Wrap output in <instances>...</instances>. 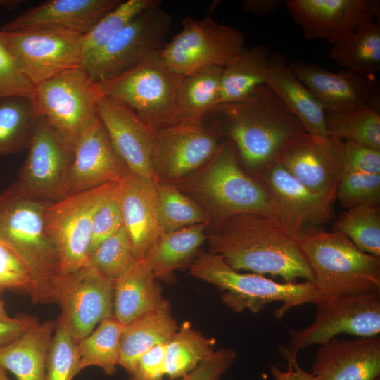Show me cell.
I'll return each mask as SVG.
<instances>
[{
  "label": "cell",
  "mask_w": 380,
  "mask_h": 380,
  "mask_svg": "<svg viewBox=\"0 0 380 380\" xmlns=\"http://www.w3.org/2000/svg\"><path fill=\"white\" fill-rule=\"evenodd\" d=\"M377 380H380V379H377Z\"/></svg>",
  "instance_id": "6f0895ef"
},
{
  "label": "cell",
  "mask_w": 380,
  "mask_h": 380,
  "mask_svg": "<svg viewBox=\"0 0 380 380\" xmlns=\"http://www.w3.org/2000/svg\"><path fill=\"white\" fill-rule=\"evenodd\" d=\"M203 120L234 144L241 164L256 176L275 162L291 137L305 132L267 85L243 100L217 104Z\"/></svg>",
  "instance_id": "7a4b0ae2"
},
{
  "label": "cell",
  "mask_w": 380,
  "mask_h": 380,
  "mask_svg": "<svg viewBox=\"0 0 380 380\" xmlns=\"http://www.w3.org/2000/svg\"><path fill=\"white\" fill-rule=\"evenodd\" d=\"M137 260L130 238L123 225L89 254L88 264L115 282Z\"/></svg>",
  "instance_id": "60d3db41"
},
{
  "label": "cell",
  "mask_w": 380,
  "mask_h": 380,
  "mask_svg": "<svg viewBox=\"0 0 380 380\" xmlns=\"http://www.w3.org/2000/svg\"><path fill=\"white\" fill-rule=\"evenodd\" d=\"M224 139L204 120L153 131L152 165L158 182L175 184L191 175L213 157Z\"/></svg>",
  "instance_id": "7c38bea8"
},
{
  "label": "cell",
  "mask_w": 380,
  "mask_h": 380,
  "mask_svg": "<svg viewBox=\"0 0 380 380\" xmlns=\"http://www.w3.org/2000/svg\"><path fill=\"white\" fill-rule=\"evenodd\" d=\"M56 320L38 323L0 348V366L17 380H44Z\"/></svg>",
  "instance_id": "4316f807"
},
{
  "label": "cell",
  "mask_w": 380,
  "mask_h": 380,
  "mask_svg": "<svg viewBox=\"0 0 380 380\" xmlns=\"http://www.w3.org/2000/svg\"><path fill=\"white\" fill-rule=\"evenodd\" d=\"M181 31L158 51L175 72L184 76L209 66L225 67L245 48L242 32L210 16L185 17Z\"/></svg>",
  "instance_id": "30bf717a"
},
{
  "label": "cell",
  "mask_w": 380,
  "mask_h": 380,
  "mask_svg": "<svg viewBox=\"0 0 380 380\" xmlns=\"http://www.w3.org/2000/svg\"><path fill=\"white\" fill-rule=\"evenodd\" d=\"M313 322L300 330L289 329V343L279 351L289 362L300 350L322 345L342 334L357 337L379 336L380 292L341 296H319Z\"/></svg>",
  "instance_id": "9c48e42d"
},
{
  "label": "cell",
  "mask_w": 380,
  "mask_h": 380,
  "mask_svg": "<svg viewBox=\"0 0 380 380\" xmlns=\"http://www.w3.org/2000/svg\"><path fill=\"white\" fill-rule=\"evenodd\" d=\"M336 199L347 209L365 205H379L380 175L341 171Z\"/></svg>",
  "instance_id": "7bdbcfd3"
},
{
  "label": "cell",
  "mask_w": 380,
  "mask_h": 380,
  "mask_svg": "<svg viewBox=\"0 0 380 380\" xmlns=\"http://www.w3.org/2000/svg\"><path fill=\"white\" fill-rule=\"evenodd\" d=\"M0 380H11L6 374V370L0 366Z\"/></svg>",
  "instance_id": "9f6ffc18"
},
{
  "label": "cell",
  "mask_w": 380,
  "mask_h": 380,
  "mask_svg": "<svg viewBox=\"0 0 380 380\" xmlns=\"http://www.w3.org/2000/svg\"><path fill=\"white\" fill-rule=\"evenodd\" d=\"M190 274L218 287L223 303L232 310L258 312L273 302L281 303L274 315L281 319L291 309L313 303L320 296L312 281L277 282L259 274H243L218 255L201 252L189 265Z\"/></svg>",
  "instance_id": "8992f818"
},
{
  "label": "cell",
  "mask_w": 380,
  "mask_h": 380,
  "mask_svg": "<svg viewBox=\"0 0 380 380\" xmlns=\"http://www.w3.org/2000/svg\"><path fill=\"white\" fill-rule=\"evenodd\" d=\"M125 326L112 315L101 321L88 336L77 343L80 372L96 366L108 376L116 372L119 365L120 337Z\"/></svg>",
  "instance_id": "e575fe53"
},
{
  "label": "cell",
  "mask_w": 380,
  "mask_h": 380,
  "mask_svg": "<svg viewBox=\"0 0 380 380\" xmlns=\"http://www.w3.org/2000/svg\"><path fill=\"white\" fill-rule=\"evenodd\" d=\"M114 282L87 264L62 274L56 302L78 343L103 319L113 315Z\"/></svg>",
  "instance_id": "2e32d148"
},
{
  "label": "cell",
  "mask_w": 380,
  "mask_h": 380,
  "mask_svg": "<svg viewBox=\"0 0 380 380\" xmlns=\"http://www.w3.org/2000/svg\"><path fill=\"white\" fill-rule=\"evenodd\" d=\"M298 243L320 296L380 292V258L362 251L344 235L322 230Z\"/></svg>",
  "instance_id": "5b68a950"
},
{
  "label": "cell",
  "mask_w": 380,
  "mask_h": 380,
  "mask_svg": "<svg viewBox=\"0 0 380 380\" xmlns=\"http://www.w3.org/2000/svg\"><path fill=\"white\" fill-rule=\"evenodd\" d=\"M223 67L209 66L182 77L178 97L180 122H200L219 103Z\"/></svg>",
  "instance_id": "d6a6232c"
},
{
  "label": "cell",
  "mask_w": 380,
  "mask_h": 380,
  "mask_svg": "<svg viewBox=\"0 0 380 380\" xmlns=\"http://www.w3.org/2000/svg\"><path fill=\"white\" fill-rule=\"evenodd\" d=\"M15 184L31 199L53 203L68 196L72 150L40 117Z\"/></svg>",
  "instance_id": "5bb4252c"
},
{
  "label": "cell",
  "mask_w": 380,
  "mask_h": 380,
  "mask_svg": "<svg viewBox=\"0 0 380 380\" xmlns=\"http://www.w3.org/2000/svg\"><path fill=\"white\" fill-rule=\"evenodd\" d=\"M314 380L380 379V337H334L320 345L314 358Z\"/></svg>",
  "instance_id": "cb8c5ba5"
},
{
  "label": "cell",
  "mask_w": 380,
  "mask_h": 380,
  "mask_svg": "<svg viewBox=\"0 0 380 380\" xmlns=\"http://www.w3.org/2000/svg\"><path fill=\"white\" fill-rule=\"evenodd\" d=\"M0 37L22 72L35 86L70 68L80 67V39L49 32H4Z\"/></svg>",
  "instance_id": "e0dca14e"
},
{
  "label": "cell",
  "mask_w": 380,
  "mask_h": 380,
  "mask_svg": "<svg viewBox=\"0 0 380 380\" xmlns=\"http://www.w3.org/2000/svg\"><path fill=\"white\" fill-rule=\"evenodd\" d=\"M121 0H49L31 7L0 29L49 32L80 39Z\"/></svg>",
  "instance_id": "ffe728a7"
},
{
  "label": "cell",
  "mask_w": 380,
  "mask_h": 380,
  "mask_svg": "<svg viewBox=\"0 0 380 380\" xmlns=\"http://www.w3.org/2000/svg\"><path fill=\"white\" fill-rule=\"evenodd\" d=\"M167 300L125 326L120 337L119 365L127 372L136 360L159 344H166L177 330Z\"/></svg>",
  "instance_id": "f1b7e54d"
},
{
  "label": "cell",
  "mask_w": 380,
  "mask_h": 380,
  "mask_svg": "<svg viewBox=\"0 0 380 380\" xmlns=\"http://www.w3.org/2000/svg\"><path fill=\"white\" fill-rule=\"evenodd\" d=\"M97 115L129 171L158 182L152 165L153 130L128 107L102 95Z\"/></svg>",
  "instance_id": "7402d4cb"
},
{
  "label": "cell",
  "mask_w": 380,
  "mask_h": 380,
  "mask_svg": "<svg viewBox=\"0 0 380 380\" xmlns=\"http://www.w3.org/2000/svg\"><path fill=\"white\" fill-rule=\"evenodd\" d=\"M118 182L109 191L94 215L89 254L101 242L123 226L122 215L117 190Z\"/></svg>",
  "instance_id": "ee69618b"
},
{
  "label": "cell",
  "mask_w": 380,
  "mask_h": 380,
  "mask_svg": "<svg viewBox=\"0 0 380 380\" xmlns=\"http://www.w3.org/2000/svg\"><path fill=\"white\" fill-rule=\"evenodd\" d=\"M289 68L318 99L325 112L349 110L377 100L375 83L367 75L346 69L334 72L303 61H296Z\"/></svg>",
  "instance_id": "603a6c76"
},
{
  "label": "cell",
  "mask_w": 380,
  "mask_h": 380,
  "mask_svg": "<svg viewBox=\"0 0 380 380\" xmlns=\"http://www.w3.org/2000/svg\"><path fill=\"white\" fill-rule=\"evenodd\" d=\"M277 204L289 233L297 240L319 231L333 217L331 204L273 163L257 176Z\"/></svg>",
  "instance_id": "d6986e66"
},
{
  "label": "cell",
  "mask_w": 380,
  "mask_h": 380,
  "mask_svg": "<svg viewBox=\"0 0 380 380\" xmlns=\"http://www.w3.org/2000/svg\"><path fill=\"white\" fill-rule=\"evenodd\" d=\"M286 6L307 39L332 44L379 20L380 14L377 0H288Z\"/></svg>",
  "instance_id": "ac0fdd59"
},
{
  "label": "cell",
  "mask_w": 380,
  "mask_h": 380,
  "mask_svg": "<svg viewBox=\"0 0 380 380\" xmlns=\"http://www.w3.org/2000/svg\"><path fill=\"white\" fill-rule=\"evenodd\" d=\"M341 171L380 175V150L343 141Z\"/></svg>",
  "instance_id": "7dc6e473"
},
{
  "label": "cell",
  "mask_w": 380,
  "mask_h": 380,
  "mask_svg": "<svg viewBox=\"0 0 380 380\" xmlns=\"http://www.w3.org/2000/svg\"><path fill=\"white\" fill-rule=\"evenodd\" d=\"M11 317L8 315L7 312L5 310L4 302L0 298V319H8Z\"/></svg>",
  "instance_id": "11a10c76"
},
{
  "label": "cell",
  "mask_w": 380,
  "mask_h": 380,
  "mask_svg": "<svg viewBox=\"0 0 380 380\" xmlns=\"http://www.w3.org/2000/svg\"><path fill=\"white\" fill-rule=\"evenodd\" d=\"M101 96L87 72L76 67L35 85L32 98L39 116L72 151L78 137L98 118Z\"/></svg>",
  "instance_id": "ba28073f"
},
{
  "label": "cell",
  "mask_w": 380,
  "mask_h": 380,
  "mask_svg": "<svg viewBox=\"0 0 380 380\" xmlns=\"http://www.w3.org/2000/svg\"><path fill=\"white\" fill-rule=\"evenodd\" d=\"M39 322L37 317L26 314L0 319V348L13 342Z\"/></svg>",
  "instance_id": "f907efd6"
},
{
  "label": "cell",
  "mask_w": 380,
  "mask_h": 380,
  "mask_svg": "<svg viewBox=\"0 0 380 380\" xmlns=\"http://www.w3.org/2000/svg\"><path fill=\"white\" fill-rule=\"evenodd\" d=\"M77 342L66 320L57 319L47 360L44 380H72L80 372Z\"/></svg>",
  "instance_id": "b9f144b4"
},
{
  "label": "cell",
  "mask_w": 380,
  "mask_h": 380,
  "mask_svg": "<svg viewBox=\"0 0 380 380\" xmlns=\"http://www.w3.org/2000/svg\"><path fill=\"white\" fill-rule=\"evenodd\" d=\"M210 253L232 268L313 282L314 277L298 241L281 224L256 213L233 215L210 225Z\"/></svg>",
  "instance_id": "6da1fadb"
},
{
  "label": "cell",
  "mask_w": 380,
  "mask_h": 380,
  "mask_svg": "<svg viewBox=\"0 0 380 380\" xmlns=\"http://www.w3.org/2000/svg\"><path fill=\"white\" fill-rule=\"evenodd\" d=\"M34 85L25 76L0 37V97L32 96Z\"/></svg>",
  "instance_id": "bcb514c9"
},
{
  "label": "cell",
  "mask_w": 380,
  "mask_h": 380,
  "mask_svg": "<svg viewBox=\"0 0 380 380\" xmlns=\"http://www.w3.org/2000/svg\"><path fill=\"white\" fill-rule=\"evenodd\" d=\"M343 141L306 132L291 137L275 160L312 192L331 204L341 170Z\"/></svg>",
  "instance_id": "9a60e30c"
},
{
  "label": "cell",
  "mask_w": 380,
  "mask_h": 380,
  "mask_svg": "<svg viewBox=\"0 0 380 380\" xmlns=\"http://www.w3.org/2000/svg\"><path fill=\"white\" fill-rule=\"evenodd\" d=\"M129 172L98 117L74 145L68 195L117 182Z\"/></svg>",
  "instance_id": "44dd1931"
},
{
  "label": "cell",
  "mask_w": 380,
  "mask_h": 380,
  "mask_svg": "<svg viewBox=\"0 0 380 380\" xmlns=\"http://www.w3.org/2000/svg\"><path fill=\"white\" fill-rule=\"evenodd\" d=\"M329 59L343 69L368 75L380 70V20L332 44Z\"/></svg>",
  "instance_id": "836d02e7"
},
{
  "label": "cell",
  "mask_w": 380,
  "mask_h": 380,
  "mask_svg": "<svg viewBox=\"0 0 380 380\" xmlns=\"http://www.w3.org/2000/svg\"><path fill=\"white\" fill-rule=\"evenodd\" d=\"M270 56L267 48L263 44L249 49L245 47L224 67L219 103L243 100L266 85Z\"/></svg>",
  "instance_id": "4dcf8cb0"
},
{
  "label": "cell",
  "mask_w": 380,
  "mask_h": 380,
  "mask_svg": "<svg viewBox=\"0 0 380 380\" xmlns=\"http://www.w3.org/2000/svg\"><path fill=\"white\" fill-rule=\"evenodd\" d=\"M215 340L194 329L189 322L178 327L165 346V368L168 379L183 377L215 350Z\"/></svg>",
  "instance_id": "8d00e7d4"
},
{
  "label": "cell",
  "mask_w": 380,
  "mask_h": 380,
  "mask_svg": "<svg viewBox=\"0 0 380 380\" xmlns=\"http://www.w3.org/2000/svg\"><path fill=\"white\" fill-rule=\"evenodd\" d=\"M165 346L157 345L138 357L127 372L129 380H163Z\"/></svg>",
  "instance_id": "681fc988"
},
{
  "label": "cell",
  "mask_w": 380,
  "mask_h": 380,
  "mask_svg": "<svg viewBox=\"0 0 380 380\" xmlns=\"http://www.w3.org/2000/svg\"><path fill=\"white\" fill-rule=\"evenodd\" d=\"M161 0L122 1L105 14L80 39L81 46L80 68L88 64L126 25L142 12L161 6Z\"/></svg>",
  "instance_id": "74e56055"
},
{
  "label": "cell",
  "mask_w": 380,
  "mask_h": 380,
  "mask_svg": "<svg viewBox=\"0 0 380 380\" xmlns=\"http://www.w3.org/2000/svg\"><path fill=\"white\" fill-rule=\"evenodd\" d=\"M173 184L207 213L210 225L238 214L256 213L286 229L273 197L260 180L246 172L228 139L203 165Z\"/></svg>",
  "instance_id": "3957f363"
},
{
  "label": "cell",
  "mask_w": 380,
  "mask_h": 380,
  "mask_svg": "<svg viewBox=\"0 0 380 380\" xmlns=\"http://www.w3.org/2000/svg\"><path fill=\"white\" fill-rule=\"evenodd\" d=\"M266 85L298 119L305 132L314 137H329L324 108L291 71L282 53H270Z\"/></svg>",
  "instance_id": "484cf974"
},
{
  "label": "cell",
  "mask_w": 380,
  "mask_h": 380,
  "mask_svg": "<svg viewBox=\"0 0 380 380\" xmlns=\"http://www.w3.org/2000/svg\"><path fill=\"white\" fill-rule=\"evenodd\" d=\"M236 359L232 348H222L214 350L195 369L182 378L163 380H220Z\"/></svg>",
  "instance_id": "c3c4849f"
},
{
  "label": "cell",
  "mask_w": 380,
  "mask_h": 380,
  "mask_svg": "<svg viewBox=\"0 0 380 380\" xmlns=\"http://www.w3.org/2000/svg\"><path fill=\"white\" fill-rule=\"evenodd\" d=\"M115 183L70 194L49 205L48 225L57 249L61 274L88 264L94 215Z\"/></svg>",
  "instance_id": "4fadbf2b"
},
{
  "label": "cell",
  "mask_w": 380,
  "mask_h": 380,
  "mask_svg": "<svg viewBox=\"0 0 380 380\" xmlns=\"http://www.w3.org/2000/svg\"><path fill=\"white\" fill-rule=\"evenodd\" d=\"M334 232L344 235L362 251L380 258L379 205H359L336 222Z\"/></svg>",
  "instance_id": "ab89813d"
},
{
  "label": "cell",
  "mask_w": 380,
  "mask_h": 380,
  "mask_svg": "<svg viewBox=\"0 0 380 380\" xmlns=\"http://www.w3.org/2000/svg\"><path fill=\"white\" fill-rule=\"evenodd\" d=\"M281 3V0H243L241 8L246 12L265 16L276 11Z\"/></svg>",
  "instance_id": "f5cc1de1"
},
{
  "label": "cell",
  "mask_w": 380,
  "mask_h": 380,
  "mask_svg": "<svg viewBox=\"0 0 380 380\" xmlns=\"http://www.w3.org/2000/svg\"><path fill=\"white\" fill-rule=\"evenodd\" d=\"M329 137L380 150V113L377 100L349 110L326 112Z\"/></svg>",
  "instance_id": "d590c367"
},
{
  "label": "cell",
  "mask_w": 380,
  "mask_h": 380,
  "mask_svg": "<svg viewBox=\"0 0 380 380\" xmlns=\"http://www.w3.org/2000/svg\"><path fill=\"white\" fill-rule=\"evenodd\" d=\"M158 53L113 79L96 83L102 96L128 107L153 131L180 122L178 97L183 77Z\"/></svg>",
  "instance_id": "52a82bcc"
},
{
  "label": "cell",
  "mask_w": 380,
  "mask_h": 380,
  "mask_svg": "<svg viewBox=\"0 0 380 380\" xmlns=\"http://www.w3.org/2000/svg\"><path fill=\"white\" fill-rule=\"evenodd\" d=\"M158 217L163 234L196 224H211L207 213L173 184L158 182Z\"/></svg>",
  "instance_id": "f35d334b"
},
{
  "label": "cell",
  "mask_w": 380,
  "mask_h": 380,
  "mask_svg": "<svg viewBox=\"0 0 380 380\" xmlns=\"http://www.w3.org/2000/svg\"><path fill=\"white\" fill-rule=\"evenodd\" d=\"M156 183L129 172L117 184L123 225L137 259L142 258L163 235Z\"/></svg>",
  "instance_id": "d4e9b609"
},
{
  "label": "cell",
  "mask_w": 380,
  "mask_h": 380,
  "mask_svg": "<svg viewBox=\"0 0 380 380\" xmlns=\"http://www.w3.org/2000/svg\"><path fill=\"white\" fill-rule=\"evenodd\" d=\"M21 2L19 0H0V6L7 9H15Z\"/></svg>",
  "instance_id": "db71d44e"
},
{
  "label": "cell",
  "mask_w": 380,
  "mask_h": 380,
  "mask_svg": "<svg viewBox=\"0 0 380 380\" xmlns=\"http://www.w3.org/2000/svg\"><path fill=\"white\" fill-rule=\"evenodd\" d=\"M171 23V16L161 6L142 12L82 68L94 83L127 72L159 51L165 44Z\"/></svg>",
  "instance_id": "8fae6325"
},
{
  "label": "cell",
  "mask_w": 380,
  "mask_h": 380,
  "mask_svg": "<svg viewBox=\"0 0 380 380\" xmlns=\"http://www.w3.org/2000/svg\"><path fill=\"white\" fill-rule=\"evenodd\" d=\"M208 225L201 224L163 234L142 258L158 279L175 280L176 270L191 264L207 239Z\"/></svg>",
  "instance_id": "f546056e"
},
{
  "label": "cell",
  "mask_w": 380,
  "mask_h": 380,
  "mask_svg": "<svg viewBox=\"0 0 380 380\" xmlns=\"http://www.w3.org/2000/svg\"><path fill=\"white\" fill-rule=\"evenodd\" d=\"M287 365L285 369L276 364L270 365V370L274 380H314L312 374L303 370L297 359L287 362Z\"/></svg>",
  "instance_id": "816d5d0a"
},
{
  "label": "cell",
  "mask_w": 380,
  "mask_h": 380,
  "mask_svg": "<svg viewBox=\"0 0 380 380\" xmlns=\"http://www.w3.org/2000/svg\"><path fill=\"white\" fill-rule=\"evenodd\" d=\"M39 120L32 96L0 97V156L27 150Z\"/></svg>",
  "instance_id": "1f68e13d"
},
{
  "label": "cell",
  "mask_w": 380,
  "mask_h": 380,
  "mask_svg": "<svg viewBox=\"0 0 380 380\" xmlns=\"http://www.w3.org/2000/svg\"><path fill=\"white\" fill-rule=\"evenodd\" d=\"M0 281L3 289L23 292L37 301V285L23 263L0 244Z\"/></svg>",
  "instance_id": "f6af8a7d"
},
{
  "label": "cell",
  "mask_w": 380,
  "mask_h": 380,
  "mask_svg": "<svg viewBox=\"0 0 380 380\" xmlns=\"http://www.w3.org/2000/svg\"><path fill=\"white\" fill-rule=\"evenodd\" d=\"M50 204L26 197L15 182L0 194V244L27 267L37 285V303H55L62 275L48 225Z\"/></svg>",
  "instance_id": "277c9868"
},
{
  "label": "cell",
  "mask_w": 380,
  "mask_h": 380,
  "mask_svg": "<svg viewBox=\"0 0 380 380\" xmlns=\"http://www.w3.org/2000/svg\"><path fill=\"white\" fill-rule=\"evenodd\" d=\"M163 300L158 279L142 258L114 282L113 315L124 325L154 309Z\"/></svg>",
  "instance_id": "83f0119b"
}]
</instances>
